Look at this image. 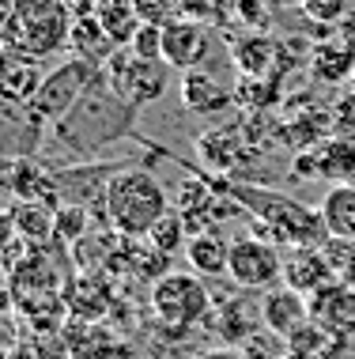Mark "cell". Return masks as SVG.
<instances>
[{"label": "cell", "mask_w": 355, "mask_h": 359, "mask_svg": "<svg viewBox=\"0 0 355 359\" xmlns=\"http://www.w3.org/2000/svg\"><path fill=\"white\" fill-rule=\"evenodd\" d=\"M197 178L212 193L231 197L242 212H249V216L268 231V238L280 242V246L321 250L325 242H333L329 231H325L321 212H310L295 197H287V193H276V189H265V186H249V182H227V178H216V174H204V170H197Z\"/></svg>", "instance_id": "cell-1"}, {"label": "cell", "mask_w": 355, "mask_h": 359, "mask_svg": "<svg viewBox=\"0 0 355 359\" xmlns=\"http://www.w3.org/2000/svg\"><path fill=\"white\" fill-rule=\"evenodd\" d=\"M53 133L69 151L95 155L99 148H106V144L137 137V110L113 91L110 76H106V69H102L99 80L83 91V99L53 125Z\"/></svg>", "instance_id": "cell-2"}, {"label": "cell", "mask_w": 355, "mask_h": 359, "mask_svg": "<svg viewBox=\"0 0 355 359\" xmlns=\"http://www.w3.org/2000/svg\"><path fill=\"white\" fill-rule=\"evenodd\" d=\"M69 34L72 12L64 0H0V50L46 61L69 46Z\"/></svg>", "instance_id": "cell-3"}, {"label": "cell", "mask_w": 355, "mask_h": 359, "mask_svg": "<svg viewBox=\"0 0 355 359\" xmlns=\"http://www.w3.org/2000/svg\"><path fill=\"white\" fill-rule=\"evenodd\" d=\"M106 223L121 238H148L151 227L167 216V189L148 167H125L110 182L106 201H102Z\"/></svg>", "instance_id": "cell-4"}, {"label": "cell", "mask_w": 355, "mask_h": 359, "mask_svg": "<svg viewBox=\"0 0 355 359\" xmlns=\"http://www.w3.org/2000/svg\"><path fill=\"white\" fill-rule=\"evenodd\" d=\"M208 310H212V295L197 273H167L151 284V314L159 325L174 329V333L200 325Z\"/></svg>", "instance_id": "cell-5"}, {"label": "cell", "mask_w": 355, "mask_h": 359, "mask_svg": "<svg viewBox=\"0 0 355 359\" xmlns=\"http://www.w3.org/2000/svg\"><path fill=\"white\" fill-rule=\"evenodd\" d=\"M102 69H106V65H95V61H88V57H76V53L64 57L57 69L46 72V80H42V87H38V95L31 99V106L50 125H57L76 102L83 99V91L99 80Z\"/></svg>", "instance_id": "cell-6"}, {"label": "cell", "mask_w": 355, "mask_h": 359, "mask_svg": "<svg viewBox=\"0 0 355 359\" xmlns=\"http://www.w3.org/2000/svg\"><path fill=\"white\" fill-rule=\"evenodd\" d=\"M106 76H110L113 91H118L132 110H144V106L159 102L162 95H167L170 65L167 61H144V57H137L129 46H121V50L106 61Z\"/></svg>", "instance_id": "cell-7"}, {"label": "cell", "mask_w": 355, "mask_h": 359, "mask_svg": "<svg viewBox=\"0 0 355 359\" xmlns=\"http://www.w3.org/2000/svg\"><path fill=\"white\" fill-rule=\"evenodd\" d=\"M53 125L34 110L31 102H12L0 99V159L4 163H23L34 159L42 148V137Z\"/></svg>", "instance_id": "cell-8"}, {"label": "cell", "mask_w": 355, "mask_h": 359, "mask_svg": "<svg viewBox=\"0 0 355 359\" xmlns=\"http://www.w3.org/2000/svg\"><path fill=\"white\" fill-rule=\"evenodd\" d=\"M242 291H272L284 280V257L276 254L272 242L242 235L231 242V273Z\"/></svg>", "instance_id": "cell-9"}, {"label": "cell", "mask_w": 355, "mask_h": 359, "mask_svg": "<svg viewBox=\"0 0 355 359\" xmlns=\"http://www.w3.org/2000/svg\"><path fill=\"white\" fill-rule=\"evenodd\" d=\"M295 178H321L329 186H355V137H329L310 151H295Z\"/></svg>", "instance_id": "cell-10"}, {"label": "cell", "mask_w": 355, "mask_h": 359, "mask_svg": "<svg viewBox=\"0 0 355 359\" xmlns=\"http://www.w3.org/2000/svg\"><path fill=\"white\" fill-rule=\"evenodd\" d=\"M212 46V31H208L200 19H174V23L162 27V61L174 72H193L200 69V61L208 57Z\"/></svg>", "instance_id": "cell-11"}, {"label": "cell", "mask_w": 355, "mask_h": 359, "mask_svg": "<svg viewBox=\"0 0 355 359\" xmlns=\"http://www.w3.org/2000/svg\"><path fill=\"white\" fill-rule=\"evenodd\" d=\"M306 306H310V322H318L325 333H355V284L348 280H333L314 291Z\"/></svg>", "instance_id": "cell-12"}, {"label": "cell", "mask_w": 355, "mask_h": 359, "mask_svg": "<svg viewBox=\"0 0 355 359\" xmlns=\"http://www.w3.org/2000/svg\"><path fill=\"white\" fill-rule=\"evenodd\" d=\"M310 72L321 83H348L355 80V38L351 34H333L321 38L310 50Z\"/></svg>", "instance_id": "cell-13"}, {"label": "cell", "mask_w": 355, "mask_h": 359, "mask_svg": "<svg viewBox=\"0 0 355 359\" xmlns=\"http://www.w3.org/2000/svg\"><path fill=\"white\" fill-rule=\"evenodd\" d=\"M181 106L197 118H219L223 110L235 106V91L223 87L216 76L193 69V72H181Z\"/></svg>", "instance_id": "cell-14"}, {"label": "cell", "mask_w": 355, "mask_h": 359, "mask_svg": "<svg viewBox=\"0 0 355 359\" xmlns=\"http://www.w3.org/2000/svg\"><path fill=\"white\" fill-rule=\"evenodd\" d=\"M46 72L42 61L34 57H23L15 50H0V99H12V102H31L42 87Z\"/></svg>", "instance_id": "cell-15"}, {"label": "cell", "mask_w": 355, "mask_h": 359, "mask_svg": "<svg viewBox=\"0 0 355 359\" xmlns=\"http://www.w3.org/2000/svg\"><path fill=\"white\" fill-rule=\"evenodd\" d=\"M261 318H265V329H272L276 337H291L310 322V306H306V295H299V291L272 287L261 299Z\"/></svg>", "instance_id": "cell-16"}, {"label": "cell", "mask_w": 355, "mask_h": 359, "mask_svg": "<svg viewBox=\"0 0 355 359\" xmlns=\"http://www.w3.org/2000/svg\"><path fill=\"white\" fill-rule=\"evenodd\" d=\"M333 280H337V273L321 250H291V257H284V287L299 291L306 299Z\"/></svg>", "instance_id": "cell-17"}, {"label": "cell", "mask_w": 355, "mask_h": 359, "mask_svg": "<svg viewBox=\"0 0 355 359\" xmlns=\"http://www.w3.org/2000/svg\"><path fill=\"white\" fill-rule=\"evenodd\" d=\"M231 61H235V69L242 72V80H265L268 72H276L280 46H276V38H268L265 31H253V34L231 42Z\"/></svg>", "instance_id": "cell-18"}, {"label": "cell", "mask_w": 355, "mask_h": 359, "mask_svg": "<svg viewBox=\"0 0 355 359\" xmlns=\"http://www.w3.org/2000/svg\"><path fill=\"white\" fill-rule=\"evenodd\" d=\"M321 219L333 242H348L355 246V186H329L321 197Z\"/></svg>", "instance_id": "cell-19"}, {"label": "cell", "mask_w": 355, "mask_h": 359, "mask_svg": "<svg viewBox=\"0 0 355 359\" xmlns=\"http://www.w3.org/2000/svg\"><path fill=\"white\" fill-rule=\"evenodd\" d=\"M95 19L102 23V31L113 38V46H129L137 31L144 27L140 4L137 0H95Z\"/></svg>", "instance_id": "cell-20"}, {"label": "cell", "mask_w": 355, "mask_h": 359, "mask_svg": "<svg viewBox=\"0 0 355 359\" xmlns=\"http://www.w3.org/2000/svg\"><path fill=\"white\" fill-rule=\"evenodd\" d=\"M257 322H265L261 303H249V291H242V295L231 299V303H223V314H219V337L231 341V344H246L253 333H261Z\"/></svg>", "instance_id": "cell-21"}, {"label": "cell", "mask_w": 355, "mask_h": 359, "mask_svg": "<svg viewBox=\"0 0 355 359\" xmlns=\"http://www.w3.org/2000/svg\"><path fill=\"white\" fill-rule=\"evenodd\" d=\"M69 46L76 57H88L95 65H106L121 46H113V38L102 31V23L95 15H80L72 19V34H69Z\"/></svg>", "instance_id": "cell-22"}, {"label": "cell", "mask_w": 355, "mask_h": 359, "mask_svg": "<svg viewBox=\"0 0 355 359\" xmlns=\"http://www.w3.org/2000/svg\"><path fill=\"white\" fill-rule=\"evenodd\" d=\"M186 257L200 280L231 273V242H223L219 235H193L186 246Z\"/></svg>", "instance_id": "cell-23"}, {"label": "cell", "mask_w": 355, "mask_h": 359, "mask_svg": "<svg viewBox=\"0 0 355 359\" xmlns=\"http://www.w3.org/2000/svg\"><path fill=\"white\" fill-rule=\"evenodd\" d=\"M197 155H200V163H212L219 174H227L242 159V140L231 129H208L197 137Z\"/></svg>", "instance_id": "cell-24"}, {"label": "cell", "mask_w": 355, "mask_h": 359, "mask_svg": "<svg viewBox=\"0 0 355 359\" xmlns=\"http://www.w3.org/2000/svg\"><path fill=\"white\" fill-rule=\"evenodd\" d=\"M64 303H69L76 314H83V318H99L102 310H106V303H110V291L102 287V280L80 276V280L69 284V291H64Z\"/></svg>", "instance_id": "cell-25"}, {"label": "cell", "mask_w": 355, "mask_h": 359, "mask_svg": "<svg viewBox=\"0 0 355 359\" xmlns=\"http://www.w3.org/2000/svg\"><path fill=\"white\" fill-rule=\"evenodd\" d=\"M12 223H15V235L23 242H46L50 235H57L53 208H46V205H19L12 212Z\"/></svg>", "instance_id": "cell-26"}, {"label": "cell", "mask_w": 355, "mask_h": 359, "mask_svg": "<svg viewBox=\"0 0 355 359\" xmlns=\"http://www.w3.org/2000/svg\"><path fill=\"white\" fill-rule=\"evenodd\" d=\"M186 219H181V212H167L155 227H151V235H148V242H151V250H159L162 257H174V254H181V250L189 246V238H186Z\"/></svg>", "instance_id": "cell-27"}, {"label": "cell", "mask_w": 355, "mask_h": 359, "mask_svg": "<svg viewBox=\"0 0 355 359\" xmlns=\"http://www.w3.org/2000/svg\"><path fill=\"white\" fill-rule=\"evenodd\" d=\"M295 8L302 12V19L310 27H325V31H333V27H340L344 19H348L351 0H299Z\"/></svg>", "instance_id": "cell-28"}, {"label": "cell", "mask_w": 355, "mask_h": 359, "mask_svg": "<svg viewBox=\"0 0 355 359\" xmlns=\"http://www.w3.org/2000/svg\"><path fill=\"white\" fill-rule=\"evenodd\" d=\"M242 359H295L287 337H276L272 329H261L242 344Z\"/></svg>", "instance_id": "cell-29"}, {"label": "cell", "mask_w": 355, "mask_h": 359, "mask_svg": "<svg viewBox=\"0 0 355 359\" xmlns=\"http://www.w3.org/2000/svg\"><path fill=\"white\" fill-rule=\"evenodd\" d=\"M276 95H280V87H276V83L265 87V80H238V87H235V102L238 106H253V110L272 106Z\"/></svg>", "instance_id": "cell-30"}, {"label": "cell", "mask_w": 355, "mask_h": 359, "mask_svg": "<svg viewBox=\"0 0 355 359\" xmlns=\"http://www.w3.org/2000/svg\"><path fill=\"white\" fill-rule=\"evenodd\" d=\"M333 333H325V329L318 325V322H306L299 333H291L287 337V344H291V352H295V359H310V355H318L321 352V344L329 341Z\"/></svg>", "instance_id": "cell-31"}, {"label": "cell", "mask_w": 355, "mask_h": 359, "mask_svg": "<svg viewBox=\"0 0 355 359\" xmlns=\"http://www.w3.org/2000/svg\"><path fill=\"white\" fill-rule=\"evenodd\" d=\"M53 219H57V235L69 242H80L83 231H88V208L83 205H61L53 212Z\"/></svg>", "instance_id": "cell-32"}, {"label": "cell", "mask_w": 355, "mask_h": 359, "mask_svg": "<svg viewBox=\"0 0 355 359\" xmlns=\"http://www.w3.org/2000/svg\"><path fill=\"white\" fill-rule=\"evenodd\" d=\"M129 50L137 57H144V61H162V27L144 23L137 31V38L129 42Z\"/></svg>", "instance_id": "cell-33"}, {"label": "cell", "mask_w": 355, "mask_h": 359, "mask_svg": "<svg viewBox=\"0 0 355 359\" xmlns=\"http://www.w3.org/2000/svg\"><path fill=\"white\" fill-rule=\"evenodd\" d=\"M235 8H238V15L246 19V23H253L257 31L268 23V12H265V4L261 0H235Z\"/></svg>", "instance_id": "cell-34"}, {"label": "cell", "mask_w": 355, "mask_h": 359, "mask_svg": "<svg viewBox=\"0 0 355 359\" xmlns=\"http://www.w3.org/2000/svg\"><path fill=\"white\" fill-rule=\"evenodd\" d=\"M197 359H242L238 348H208V352H200Z\"/></svg>", "instance_id": "cell-35"}, {"label": "cell", "mask_w": 355, "mask_h": 359, "mask_svg": "<svg viewBox=\"0 0 355 359\" xmlns=\"http://www.w3.org/2000/svg\"><path fill=\"white\" fill-rule=\"evenodd\" d=\"M8 306H12V295H8V284L0 280V314H4Z\"/></svg>", "instance_id": "cell-36"}, {"label": "cell", "mask_w": 355, "mask_h": 359, "mask_svg": "<svg viewBox=\"0 0 355 359\" xmlns=\"http://www.w3.org/2000/svg\"><path fill=\"white\" fill-rule=\"evenodd\" d=\"M351 102H355V80H351Z\"/></svg>", "instance_id": "cell-37"}, {"label": "cell", "mask_w": 355, "mask_h": 359, "mask_svg": "<svg viewBox=\"0 0 355 359\" xmlns=\"http://www.w3.org/2000/svg\"><path fill=\"white\" fill-rule=\"evenodd\" d=\"M0 216H4V205H0Z\"/></svg>", "instance_id": "cell-38"}, {"label": "cell", "mask_w": 355, "mask_h": 359, "mask_svg": "<svg viewBox=\"0 0 355 359\" xmlns=\"http://www.w3.org/2000/svg\"><path fill=\"white\" fill-rule=\"evenodd\" d=\"M0 163H4V159H0Z\"/></svg>", "instance_id": "cell-39"}]
</instances>
